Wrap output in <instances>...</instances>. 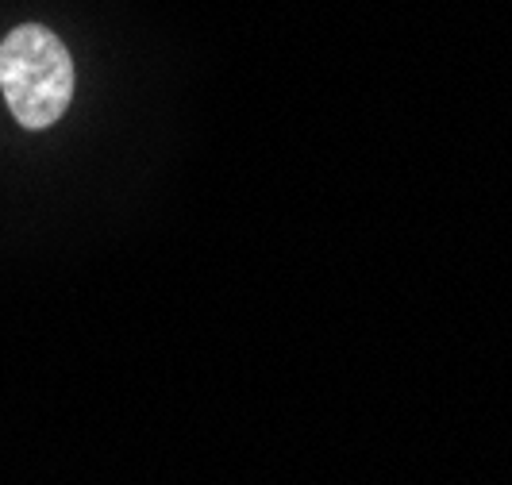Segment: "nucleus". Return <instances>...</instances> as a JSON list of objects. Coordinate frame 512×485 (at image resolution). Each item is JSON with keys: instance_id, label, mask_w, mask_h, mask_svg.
I'll use <instances>...</instances> for the list:
<instances>
[{"instance_id": "obj_1", "label": "nucleus", "mask_w": 512, "mask_h": 485, "mask_svg": "<svg viewBox=\"0 0 512 485\" xmlns=\"http://www.w3.org/2000/svg\"><path fill=\"white\" fill-rule=\"evenodd\" d=\"M0 93L20 128L43 131L70 108L74 62L51 27L24 24L0 43Z\"/></svg>"}]
</instances>
